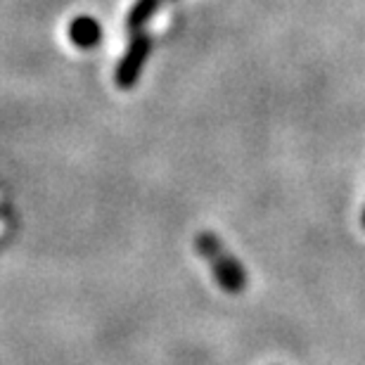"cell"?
<instances>
[{
    "label": "cell",
    "mask_w": 365,
    "mask_h": 365,
    "mask_svg": "<svg viewBox=\"0 0 365 365\" xmlns=\"http://www.w3.org/2000/svg\"><path fill=\"white\" fill-rule=\"evenodd\" d=\"M195 247H197V252H200V257L209 264L218 287H221L225 294H242L247 287V273L242 264L225 250L216 232L202 230L200 235L195 237Z\"/></svg>",
    "instance_id": "cell-1"
},
{
    "label": "cell",
    "mask_w": 365,
    "mask_h": 365,
    "mask_svg": "<svg viewBox=\"0 0 365 365\" xmlns=\"http://www.w3.org/2000/svg\"><path fill=\"white\" fill-rule=\"evenodd\" d=\"M152 53V38L148 34L138 31L130 36V43L126 48V53L121 55L119 67L114 71V81L121 91H130L135 88L138 81H140V74L145 69V62Z\"/></svg>",
    "instance_id": "cell-2"
},
{
    "label": "cell",
    "mask_w": 365,
    "mask_h": 365,
    "mask_svg": "<svg viewBox=\"0 0 365 365\" xmlns=\"http://www.w3.org/2000/svg\"><path fill=\"white\" fill-rule=\"evenodd\" d=\"M69 41L81 50H93L100 46L102 41V26L98 19L81 14V17L71 19L69 24Z\"/></svg>",
    "instance_id": "cell-3"
},
{
    "label": "cell",
    "mask_w": 365,
    "mask_h": 365,
    "mask_svg": "<svg viewBox=\"0 0 365 365\" xmlns=\"http://www.w3.org/2000/svg\"><path fill=\"white\" fill-rule=\"evenodd\" d=\"M159 3L162 0H135L133 7L128 10L126 17V29L130 34H138L140 29L148 24V21L155 17V12L159 10Z\"/></svg>",
    "instance_id": "cell-4"
},
{
    "label": "cell",
    "mask_w": 365,
    "mask_h": 365,
    "mask_svg": "<svg viewBox=\"0 0 365 365\" xmlns=\"http://www.w3.org/2000/svg\"><path fill=\"white\" fill-rule=\"evenodd\" d=\"M363 225H365V214H363Z\"/></svg>",
    "instance_id": "cell-5"
}]
</instances>
